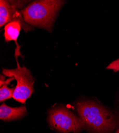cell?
<instances>
[{"label":"cell","instance_id":"obj_1","mask_svg":"<svg viewBox=\"0 0 119 133\" xmlns=\"http://www.w3.org/2000/svg\"><path fill=\"white\" fill-rule=\"evenodd\" d=\"M77 110L86 130L90 133H112L116 128L115 116L98 103L82 101L77 104Z\"/></svg>","mask_w":119,"mask_h":133},{"label":"cell","instance_id":"obj_2","mask_svg":"<svg viewBox=\"0 0 119 133\" xmlns=\"http://www.w3.org/2000/svg\"><path fill=\"white\" fill-rule=\"evenodd\" d=\"M65 3L60 0L36 1L21 11V14L27 24L51 32L56 17Z\"/></svg>","mask_w":119,"mask_h":133},{"label":"cell","instance_id":"obj_3","mask_svg":"<svg viewBox=\"0 0 119 133\" xmlns=\"http://www.w3.org/2000/svg\"><path fill=\"white\" fill-rule=\"evenodd\" d=\"M48 121L51 127L61 133H79L86 129L81 119L64 107L51 109L48 114Z\"/></svg>","mask_w":119,"mask_h":133},{"label":"cell","instance_id":"obj_4","mask_svg":"<svg viewBox=\"0 0 119 133\" xmlns=\"http://www.w3.org/2000/svg\"><path fill=\"white\" fill-rule=\"evenodd\" d=\"M2 73L9 78L14 77L16 80L17 85L12 97L16 101L25 104L34 91L35 78L30 70L25 66H20L17 64V67L15 69H3Z\"/></svg>","mask_w":119,"mask_h":133},{"label":"cell","instance_id":"obj_5","mask_svg":"<svg viewBox=\"0 0 119 133\" xmlns=\"http://www.w3.org/2000/svg\"><path fill=\"white\" fill-rule=\"evenodd\" d=\"M27 1H0V27H2L12 21H19L26 32L32 30V26L24 21L21 11L19 9L22 8Z\"/></svg>","mask_w":119,"mask_h":133},{"label":"cell","instance_id":"obj_6","mask_svg":"<svg viewBox=\"0 0 119 133\" xmlns=\"http://www.w3.org/2000/svg\"><path fill=\"white\" fill-rule=\"evenodd\" d=\"M27 115L25 106L12 108L3 103L0 106V119L5 121H10L19 119Z\"/></svg>","mask_w":119,"mask_h":133},{"label":"cell","instance_id":"obj_7","mask_svg":"<svg viewBox=\"0 0 119 133\" xmlns=\"http://www.w3.org/2000/svg\"><path fill=\"white\" fill-rule=\"evenodd\" d=\"M21 28H23L22 24L19 21H12L7 24L4 27V36L5 38V41L7 42L14 41L15 42L17 48L16 50L15 56L17 61V57L20 55V48L18 45L17 39L19 37L20 32Z\"/></svg>","mask_w":119,"mask_h":133},{"label":"cell","instance_id":"obj_8","mask_svg":"<svg viewBox=\"0 0 119 133\" xmlns=\"http://www.w3.org/2000/svg\"><path fill=\"white\" fill-rule=\"evenodd\" d=\"M4 75L0 76V102H2L7 99H9L13 97L15 88H9L8 85L14 81V77H11L5 80Z\"/></svg>","mask_w":119,"mask_h":133},{"label":"cell","instance_id":"obj_9","mask_svg":"<svg viewBox=\"0 0 119 133\" xmlns=\"http://www.w3.org/2000/svg\"><path fill=\"white\" fill-rule=\"evenodd\" d=\"M107 69L113 70L114 72L119 71V59L113 61L106 67Z\"/></svg>","mask_w":119,"mask_h":133},{"label":"cell","instance_id":"obj_10","mask_svg":"<svg viewBox=\"0 0 119 133\" xmlns=\"http://www.w3.org/2000/svg\"><path fill=\"white\" fill-rule=\"evenodd\" d=\"M116 121V131L115 133H119V114L115 116Z\"/></svg>","mask_w":119,"mask_h":133}]
</instances>
